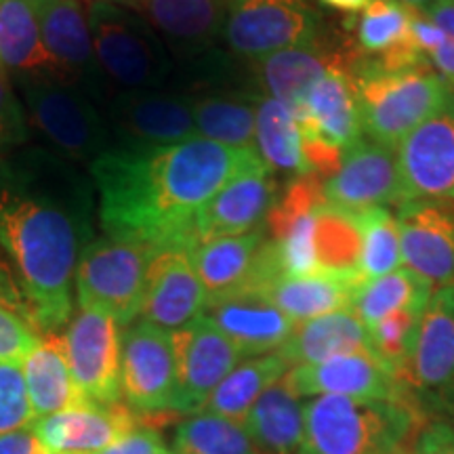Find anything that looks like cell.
Segmentation results:
<instances>
[{
  "label": "cell",
  "instance_id": "db71d44e",
  "mask_svg": "<svg viewBox=\"0 0 454 454\" xmlns=\"http://www.w3.org/2000/svg\"><path fill=\"white\" fill-rule=\"evenodd\" d=\"M44 454H53V452H44Z\"/></svg>",
  "mask_w": 454,
  "mask_h": 454
},
{
  "label": "cell",
  "instance_id": "7402d4cb",
  "mask_svg": "<svg viewBox=\"0 0 454 454\" xmlns=\"http://www.w3.org/2000/svg\"><path fill=\"white\" fill-rule=\"evenodd\" d=\"M204 317L213 322L247 360L274 354L286 343L297 325L254 286L208 301Z\"/></svg>",
  "mask_w": 454,
  "mask_h": 454
},
{
  "label": "cell",
  "instance_id": "7c38bea8",
  "mask_svg": "<svg viewBox=\"0 0 454 454\" xmlns=\"http://www.w3.org/2000/svg\"><path fill=\"white\" fill-rule=\"evenodd\" d=\"M173 348L177 368L173 412H200L219 383L247 360L242 351L204 316L173 333Z\"/></svg>",
  "mask_w": 454,
  "mask_h": 454
},
{
  "label": "cell",
  "instance_id": "2e32d148",
  "mask_svg": "<svg viewBox=\"0 0 454 454\" xmlns=\"http://www.w3.org/2000/svg\"><path fill=\"white\" fill-rule=\"evenodd\" d=\"M208 297L187 247L156 251L147 270L141 320L177 333L204 316Z\"/></svg>",
  "mask_w": 454,
  "mask_h": 454
},
{
  "label": "cell",
  "instance_id": "b9f144b4",
  "mask_svg": "<svg viewBox=\"0 0 454 454\" xmlns=\"http://www.w3.org/2000/svg\"><path fill=\"white\" fill-rule=\"evenodd\" d=\"M30 139L26 112L15 84L7 72L0 67V158L26 145Z\"/></svg>",
  "mask_w": 454,
  "mask_h": 454
},
{
  "label": "cell",
  "instance_id": "f1b7e54d",
  "mask_svg": "<svg viewBox=\"0 0 454 454\" xmlns=\"http://www.w3.org/2000/svg\"><path fill=\"white\" fill-rule=\"evenodd\" d=\"M371 351V339L364 322L354 309H339L333 314L297 322L291 337L278 349L288 366H309L331 357Z\"/></svg>",
  "mask_w": 454,
  "mask_h": 454
},
{
  "label": "cell",
  "instance_id": "3957f363",
  "mask_svg": "<svg viewBox=\"0 0 454 454\" xmlns=\"http://www.w3.org/2000/svg\"><path fill=\"white\" fill-rule=\"evenodd\" d=\"M419 421L411 400L314 395L305 402L299 454H408Z\"/></svg>",
  "mask_w": 454,
  "mask_h": 454
},
{
  "label": "cell",
  "instance_id": "d6986e66",
  "mask_svg": "<svg viewBox=\"0 0 454 454\" xmlns=\"http://www.w3.org/2000/svg\"><path fill=\"white\" fill-rule=\"evenodd\" d=\"M400 383L408 394L411 389L434 397L454 394V294L450 286L431 294Z\"/></svg>",
  "mask_w": 454,
  "mask_h": 454
},
{
  "label": "cell",
  "instance_id": "4dcf8cb0",
  "mask_svg": "<svg viewBox=\"0 0 454 454\" xmlns=\"http://www.w3.org/2000/svg\"><path fill=\"white\" fill-rule=\"evenodd\" d=\"M284 374L265 389L244 427L263 454H299L305 435V402Z\"/></svg>",
  "mask_w": 454,
  "mask_h": 454
},
{
  "label": "cell",
  "instance_id": "ab89813d",
  "mask_svg": "<svg viewBox=\"0 0 454 454\" xmlns=\"http://www.w3.org/2000/svg\"><path fill=\"white\" fill-rule=\"evenodd\" d=\"M425 308H408L394 311L381 322L368 328L371 351L391 372L400 379L408 357L412 354L414 339H417L419 322H421Z\"/></svg>",
  "mask_w": 454,
  "mask_h": 454
},
{
  "label": "cell",
  "instance_id": "836d02e7",
  "mask_svg": "<svg viewBox=\"0 0 454 454\" xmlns=\"http://www.w3.org/2000/svg\"><path fill=\"white\" fill-rule=\"evenodd\" d=\"M257 104L221 93L192 99L196 135L236 150L257 152Z\"/></svg>",
  "mask_w": 454,
  "mask_h": 454
},
{
  "label": "cell",
  "instance_id": "ac0fdd59",
  "mask_svg": "<svg viewBox=\"0 0 454 454\" xmlns=\"http://www.w3.org/2000/svg\"><path fill=\"white\" fill-rule=\"evenodd\" d=\"M286 374L301 397L343 395L360 400L414 402L400 379L372 351H356L331 357L320 364L294 366Z\"/></svg>",
  "mask_w": 454,
  "mask_h": 454
},
{
  "label": "cell",
  "instance_id": "603a6c76",
  "mask_svg": "<svg viewBox=\"0 0 454 454\" xmlns=\"http://www.w3.org/2000/svg\"><path fill=\"white\" fill-rule=\"evenodd\" d=\"M354 59L356 49L345 64L328 70L314 84L303 106L294 112L303 137H316L340 152H348L351 145L364 139Z\"/></svg>",
  "mask_w": 454,
  "mask_h": 454
},
{
  "label": "cell",
  "instance_id": "f546056e",
  "mask_svg": "<svg viewBox=\"0 0 454 454\" xmlns=\"http://www.w3.org/2000/svg\"><path fill=\"white\" fill-rule=\"evenodd\" d=\"M20 366L34 419H44L67 408L87 404L74 383L64 334L55 333L43 337Z\"/></svg>",
  "mask_w": 454,
  "mask_h": 454
},
{
  "label": "cell",
  "instance_id": "484cf974",
  "mask_svg": "<svg viewBox=\"0 0 454 454\" xmlns=\"http://www.w3.org/2000/svg\"><path fill=\"white\" fill-rule=\"evenodd\" d=\"M231 0H130L164 44L196 53L225 30Z\"/></svg>",
  "mask_w": 454,
  "mask_h": 454
},
{
  "label": "cell",
  "instance_id": "816d5d0a",
  "mask_svg": "<svg viewBox=\"0 0 454 454\" xmlns=\"http://www.w3.org/2000/svg\"><path fill=\"white\" fill-rule=\"evenodd\" d=\"M158 454H173V450H170V448H164V450L158 452Z\"/></svg>",
  "mask_w": 454,
  "mask_h": 454
},
{
  "label": "cell",
  "instance_id": "7bdbcfd3",
  "mask_svg": "<svg viewBox=\"0 0 454 454\" xmlns=\"http://www.w3.org/2000/svg\"><path fill=\"white\" fill-rule=\"evenodd\" d=\"M41 339L32 322L0 303V362L21 364Z\"/></svg>",
  "mask_w": 454,
  "mask_h": 454
},
{
  "label": "cell",
  "instance_id": "ba28073f",
  "mask_svg": "<svg viewBox=\"0 0 454 454\" xmlns=\"http://www.w3.org/2000/svg\"><path fill=\"white\" fill-rule=\"evenodd\" d=\"M223 34L234 53L259 61L320 41V15L311 0H231Z\"/></svg>",
  "mask_w": 454,
  "mask_h": 454
},
{
  "label": "cell",
  "instance_id": "e575fe53",
  "mask_svg": "<svg viewBox=\"0 0 454 454\" xmlns=\"http://www.w3.org/2000/svg\"><path fill=\"white\" fill-rule=\"evenodd\" d=\"M431 294H434V286L425 278L408 268H400L391 274L364 282L351 303V309L364 322L366 328H371L394 311L427 308Z\"/></svg>",
  "mask_w": 454,
  "mask_h": 454
},
{
  "label": "cell",
  "instance_id": "f5cc1de1",
  "mask_svg": "<svg viewBox=\"0 0 454 454\" xmlns=\"http://www.w3.org/2000/svg\"><path fill=\"white\" fill-rule=\"evenodd\" d=\"M450 291H452V294H454V280H452V284H450Z\"/></svg>",
  "mask_w": 454,
  "mask_h": 454
},
{
  "label": "cell",
  "instance_id": "c3c4849f",
  "mask_svg": "<svg viewBox=\"0 0 454 454\" xmlns=\"http://www.w3.org/2000/svg\"><path fill=\"white\" fill-rule=\"evenodd\" d=\"M320 3L325 4V7H328V9L340 11V13L354 17V15H357L362 9L366 7L368 0H320Z\"/></svg>",
  "mask_w": 454,
  "mask_h": 454
},
{
  "label": "cell",
  "instance_id": "f6af8a7d",
  "mask_svg": "<svg viewBox=\"0 0 454 454\" xmlns=\"http://www.w3.org/2000/svg\"><path fill=\"white\" fill-rule=\"evenodd\" d=\"M414 454H454V429L446 423H435L419 434Z\"/></svg>",
  "mask_w": 454,
  "mask_h": 454
},
{
  "label": "cell",
  "instance_id": "d6a6232c",
  "mask_svg": "<svg viewBox=\"0 0 454 454\" xmlns=\"http://www.w3.org/2000/svg\"><path fill=\"white\" fill-rule=\"evenodd\" d=\"M257 154L270 173L286 177L309 175L297 114L282 101L263 98L257 104Z\"/></svg>",
  "mask_w": 454,
  "mask_h": 454
},
{
  "label": "cell",
  "instance_id": "d4e9b609",
  "mask_svg": "<svg viewBox=\"0 0 454 454\" xmlns=\"http://www.w3.org/2000/svg\"><path fill=\"white\" fill-rule=\"evenodd\" d=\"M268 231L217 238L190 248L208 301L225 297L247 286H259L268 271Z\"/></svg>",
  "mask_w": 454,
  "mask_h": 454
},
{
  "label": "cell",
  "instance_id": "74e56055",
  "mask_svg": "<svg viewBox=\"0 0 454 454\" xmlns=\"http://www.w3.org/2000/svg\"><path fill=\"white\" fill-rule=\"evenodd\" d=\"M412 11L402 0H368L354 15L356 51L368 59H377L411 41Z\"/></svg>",
  "mask_w": 454,
  "mask_h": 454
},
{
  "label": "cell",
  "instance_id": "d590c367",
  "mask_svg": "<svg viewBox=\"0 0 454 454\" xmlns=\"http://www.w3.org/2000/svg\"><path fill=\"white\" fill-rule=\"evenodd\" d=\"M173 454H263L244 425L200 411L173 434Z\"/></svg>",
  "mask_w": 454,
  "mask_h": 454
},
{
  "label": "cell",
  "instance_id": "52a82bcc",
  "mask_svg": "<svg viewBox=\"0 0 454 454\" xmlns=\"http://www.w3.org/2000/svg\"><path fill=\"white\" fill-rule=\"evenodd\" d=\"M154 251L137 242L101 236L87 244L76 265L74 291L81 309H99L129 326L141 316Z\"/></svg>",
  "mask_w": 454,
  "mask_h": 454
},
{
  "label": "cell",
  "instance_id": "ee69618b",
  "mask_svg": "<svg viewBox=\"0 0 454 454\" xmlns=\"http://www.w3.org/2000/svg\"><path fill=\"white\" fill-rule=\"evenodd\" d=\"M164 444L160 431L152 427V425H139L130 434L124 435L116 444L107 448L104 454H158L162 452Z\"/></svg>",
  "mask_w": 454,
  "mask_h": 454
},
{
  "label": "cell",
  "instance_id": "cb8c5ba5",
  "mask_svg": "<svg viewBox=\"0 0 454 454\" xmlns=\"http://www.w3.org/2000/svg\"><path fill=\"white\" fill-rule=\"evenodd\" d=\"M0 67L13 82L74 84L44 44L36 0H0Z\"/></svg>",
  "mask_w": 454,
  "mask_h": 454
},
{
  "label": "cell",
  "instance_id": "7a4b0ae2",
  "mask_svg": "<svg viewBox=\"0 0 454 454\" xmlns=\"http://www.w3.org/2000/svg\"><path fill=\"white\" fill-rule=\"evenodd\" d=\"M268 168L254 150H236L204 137L167 147H112L89 164L104 236L152 251L190 248L196 215L227 184Z\"/></svg>",
  "mask_w": 454,
  "mask_h": 454
},
{
  "label": "cell",
  "instance_id": "30bf717a",
  "mask_svg": "<svg viewBox=\"0 0 454 454\" xmlns=\"http://www.w3.org/2000/svg\"><path fill=\"white\" fill-rule=\"evenodd\" d=\"M114 147L150 150L196 137L192 99L158 89L114 90L104 104Z\"/></svg>",
  "mask_w": 454,
  "mask_h": 454
},
{
  "label": "cell",
  "instance_id": "5bb4252c",
  "mask_svg": "<svg viewBox=\"0 0 454 454\" xmlns=\"http://www.w3.org/2000/svg\"><path fill=\"white\" fill-rule=\"evenodd\" d=\"M44 44L70 81L95 104L112 98V87L99 70L89 26V0H36Z\"/></svg>",
  "mask_w": 454,
  "mask_h": 454
},
{
  "label": "cell",
  "instance_id": "f907efd6",
  "mask_svg": "<svg viewBox=\"0 0 454 454\" xmlns=\"http://www.w3.org/2000/svg\"><path fill=\"white\" fill-rule=\"evenodd\" d=\"M99 3H121V4H129L130 0H99Z\"/></svg>",
  "mask_w": 454,
  "mask_h": 454
},
{
  "label": "cell",
  "instance_id": "7dc6e473",
  "mask_svg": "<svg viewBox=\"0 0 454 454\" xmlns=\"http://www.w3.org/2000/svg\"><path fill=\"white\" fill-rule=\"evenodd\" d=\"M0 454H44V448L30 425L0 435Z\"/></svg>",
  "mask_w": 454,
  "mask_h": 454
},
{
  "label": "cell",
  "instance_id": "9a60e30c",
  "mask_svg": "<svg viewBox=\"0 0 454 454\" xmlns=\"http://www.w3.org/2000/svg\"><path fill=\"white\" fill-rule=\"evenodd\" d=\"M325 198L345 211L406 202L395 147L360 139L343 154L340 167L325 181Z\"/></svg>",
  "mask_w": 454,
  "mask_h": 454
},
{
  "label": "cell",
  "instance_id": "5b68a950",
  "mask_svg": "<svg viewBox=\"0 0 454 454\" xmlns=\"http://www.w3.org/2000/svg\"><path fill=\"white\" fill-rule=\"evenodd\" d=\"M89 26L99 70L112 90L162 87L173 67L167 44L137 11L89 0Z\"/></svg>",
  "mask_w": 454,
  "mask_h": 454
},
{
  "label": "cell",
  "instance_id": "681fc988",
  "mask_svg": "<svg viewBox=\"0 0 454 454\" xmlns=\"http://www.w3.org/2000/svg\"><path fill=\"white\" fill-rule=\"evenodd\" d=\"M402 3L406 4L408 9L412 11V13H425V11H427L431 4L435 3V0H402Z\"/></svg>",
  "mask_w": 454,
  "mask_h": 454
},
{
  "label": "cell",
  "instance_id": "8992f818",
  "mask_svg": "<svg viewBox=\"0 0 454 454\" xmlns=\"http://www.w3.org/2000/svg\"><path fill=\"white\" fill-rule=\"evenodd\" d=\"M13 84L27 129L41 135L51 152L74 164H90L114 147L104 112L81 87L66 82Z\"/></svg>",
  "mask_w": 454,
  "mask_h": 454
},
{
  "label": "cell",
  "instance_id": "4fadbf2b",
  "mask_svg": "<svg viewBox=\"0 0 454 454\" xmlns=\"http://www.w3.org/2000/svg\"><path fill=\"white\" fill-rule=\"evenodd\" d=\"M406 202H454V101L395 147Z\"/></svg>",
  "mask_w": 454,
  "mask_h": 454
},
{
  "label": "cell",
  "instance_id": "277c9868",
  "mask_svg": "<svg viewBox=\"0 0 454 454\" xmlns=\"http://www.w3.org/2000/svg\"><path fill=\"white\" fill-rule=\"evenodd\" d=\"M354 76L364 137L385 147H397L406 135L454 101V89L431 67L377 72L362 66L357 53Z\"/></svg>",
  "mask_w": 454,
  "mask_h": 454
},
{
  "label": "cell",
  "instance_id": "9c48e42d",
  "mask_svg": "<svg viewBox=\"0 0 454 454\" xmlns=\"http://www.w3.org/2000/svg\"><path fill=\"white\" fill-rule=\"evenodd\" d=\"M122 325L99 309H81L64 334L67 362L78 391L93 404L122 397Z\"/></svg>",
  "mask_w": 454,
  "mask_h": 454
},
{
  "label": "cell",
  "instance_id": "6da1fadb",
  "mask_svg": "<svg viewBox=\"0 0 454 454\" xmlns=\"http://www.w3.org/2000/svg\"><path fill=\"white\" fill-rule=\"evenodd\" d=\"M93 192V179L49 147L0 158V247L44 334L72 320L78 259L95 240Z\"/></svg>",
  "mask_w": 454,
  "mask_h": 454
},
{
  "label": "cell",
  "instance_id": "4316f807",
  "mask_svg": "<svg viewBox=\"0 0 454 454\" xmlns=\"http://www.w3.org/2000/svg\"><path fill=\"white\" fill-rule=\"evenodd\" d=\"M364 286L360 271H316L308 276H276L261 286L278 309L294 322H305L348 309Z\"/></svg>",
  "mask_w": 454,
  "mask_h": 454
},
{
  "label": "cell",
  "instance_id": "8fae6325",
  "mask_svg": "<svg viewBox=\"0 0 454 454\" xmlns=\"http://www.w3.org/2000/svg\"><path fill=\"white\" fill-rule=\"evenodd\" d=\"M177 391L173 333L135 322L122 337V400L137 414L173 412Z\"/></svg>",
  "mask_w": 454,
  "mask_h": 454
},
{
  "label": "cell",
  "instance_id": "44dd1931",
  "mask_svg": "<svg viewBox=\"0 0 454 454\" xmlns=\"http://www.w3.org/2000/svg\"><path fill=\"white\" fill-rule=\"evenodd\" d=\"M278 200V184L268 168L251 170L227 184L200 213L190 231V248L217 238L244 236L263 230Z\"/></svg>",
  "mask_w": 454,
  "mask_h": 454
},
{
  "label": "cell",
  "instance_id": "bcb514c9",
  "mask_svg": "<svg viewBox=\"0 0 454 454\" xmlns=\"http://www.w3.org/2000/svg\"><path fill=\"white\" fill-rule=\"evenodd\" d=\"M0 303H3L4 308L13 309L15 314H20L21 317H26L27 322H32L30 308H27L24 294H21L20 286H17L13 271H11L3 261H0Z\"/></svg>",
  "mask_w": 454,
  "mask_h": 454
},
{
  "label": "cell",
  "instance_id": "60d3db41",
  "mask_svg": "<svg viewBox=\"0 0 454 454\" xmlns=\"http://www.w3.org/2000/svg\"><path fill=\"white\" fill-rule=\"evenodd\" d=\"M34 421L20 364L0 362V435L30 427Z\"/></svg>",
  "mask_w": 454,
  "mask_h": 454
},
{
  "label": "cell",
  "instance_id": "e0dca14e",
  "mask_svg": "<svg viewBox=\"0 0 454 454\" xmlns=\"http://www.w3.org/2000/svg\"><path fill=\"white\" fill-rule=\"evenodd\" d=\"M402 261L434 291L454 280V202L411 200L397 207Z\"/></svg>",
  "mask_w": 454,
  "mask_h": 454
},
{
  "label": "cell",
  "instance_id": "ffe728a7",
  "mask_svg": "<svg viewBox=\"0 0 454 454\" xmlns=\"http://www.w3.org/2000/svg\"><path fill=\"white\" fill-rule=\"evenodd\" d=\"M141 414L127 404H87L67 408L32 425L44 452L104 454L118 440L137 429Z\"/></svg>",
  "mask_w": 454,
  "mask_h": 454
},
{
  "label": "cell",
  "instance_id": "83f0119b",
  "mask_svg": "<svg viewBox=\"0 0 454 454\" xmlns=\"http://www.w3.org/2000/svg\"><path fill=\"white\" fill-rule=\"evenodd\" d=\"M351 53L331 49L322 41L271 53L257 61V78L268 98L282 101L294 112L303 106L314 84Z\"/></svg>",
  "mask_w": 454,
  "mask_h": 454
},
{
  "label": "cell",
  "instance_id": "f35d334b",
  "mask_svg": "<svg viewBox=\"0 0 454 454\" xmlns=\"http://www.w3.org/2000/svg\"><path fill=\"white\" fill-rule=\"evenodd\" d=\"M351 213H356L362 231V257L357 268L362 280L368 282L400 270L404 261L395 215H391L385 207Z\"/></svg>",
  "mask_w": 454,
  "mask_h": 454
},
{
  "label": "cell",
  "instance_id": "1f68e13d",
  "mask_svg": "<svg viewBox=\"0 0 454 454\" xmlns=\"http://www.w3.org/2000/svg\"><path fill=\"white\" fill-rule=\"evenodd\" d=\"M288 371H291V366L278 351L248 357L219 383V387L213 391L202 411L244 425L261 394L276 381H280Z\"/></svg>",
  "mask_w": 454,
  "mask_h": 454
},
{
  "label": "cell",
  "instance_id": "8d00e7d4",
  "mask_svg": "<svg viewBox=\"0 0 454 454\" xmlns=\"http://www.w3.org/2000/svg\"><path fill=\"white\" fill-rule=\"evenodd\" d=\"M316 257L320 271H356L362 257V231L356 213L322 204L316 219Z\"/></svg>",
  "mask_w": 454,
  "mask_h": 454
}]
</instances>
